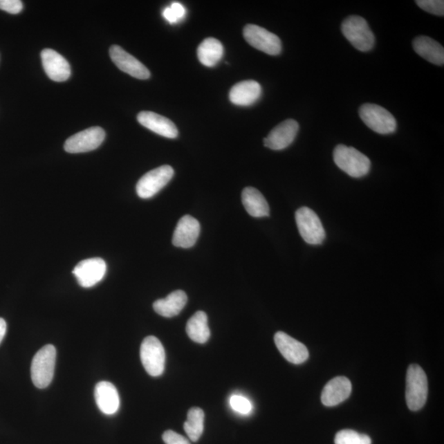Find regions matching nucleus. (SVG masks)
<instances>
[{
    "mask_svg": "<svg viewBox=\"0 0 444 444\" xmlns=\"http://www.w3.org/2000/svg\"><path fill=\"white\" fill-rule=\"evenodd\" d=\"M333 160L342 172L353 178H361L370 171V160L355 148L338 145L333 151Z\"/></svg>",
    "mask_w": 444,
    "mask_h": 444,
    "instance_id": "obj_1",
    "label": "nucleus"
},
{
    "mask_svg": "<svg viewBox=\"0 0 444 444\" xmlns=\"http://www.w3.org/2000/svg\"><path fill=\"white\" fill-rule=\"evenodd\" d=\"M428 398L427 376L418 364H411L407 369L406 400L409 409L413 411L420 410Z\"/></svg>",
    "mask_w": 444,
    "mask_h": 444,
    "instance_id": "obj_2",
    "label": "nucleus"
},
{
    "mask_svg": "<svg viewBox=\"0 0 444 444\" xmlns=\"http://www.w3.org/2000/svg\"><path fill=\"white\" fill-rule=\"evenodd\" d=\"M56 363V349L54 346L46 345L35 355L30 374L35 386L46 389L53 380Z\"/></svg>",
    "mask_w": 444,
    "mask_h": 444,
    "instance_id": "obj_3",
    "label": "nucleus"
},
{
    "mask_svg": "<svg viewBox=\"0 0 444 444\" xmlns=\"http://www.w3.org/2000/svg\"><path fill=\"white\" fill-rule=\"evenodd\" d=\"M342 32L351 44L360 51L371 50L376 43V37L362 17H348L342 24Z\"/></svg>",
    "mask_w": 444,
    "mask_h": 444,
    "instance_id": "obj_4",
    "label": "nucleus"
},
{
    "mask_svg": "<svg viewBox=\"0 0 444 444\" xmlns=\"http://www.w3.org/2000/svg\"><path fill=\"white\" fill-rule=\"evenodd\" d=\"M295 221L300 236L308 245L319 246L324 243L326 237L324 225L312 209L307 207L298 209Z\"/></svg>",
    "mask_w": 444,
    "mask_h": 444,
    "instance_id": "obj_5",
    "label": "nucleus"
},
{
    "mask_svg": "<svg viewBox=\"0 0 444 444\" xmlns=\"http://www.w3.org/2000/svg\"><path fill=\"white\" fill-rule=\"evenodd\" d=\"M359 114L364 123L377 133L390 134L397 129V121L394 116L378 104H363L360 108Z\"/></svg>",
    "mask_w": 444,
    "mask_h": 444,
    "instance_id": "obj_6",
    "label": "nucleus"
},
{
    "mask_svg": "<svg viewBox=\"0 0 444 444\" xmlns=\"http://www.w3.org/2000/svg\"><path fill=\"white\" fill-rule=\"evenodd\" d=\"M140 357L143 367L149 376H162L165 369V352L159 339L154 336L146 337L141 345Z\"/></svg>",
    "mask_w": 444,
    "mask_h": 444,
    "instance_id": "obj_7",
    "label": "nucleus"
},
{
    "mask_svg": "<svg viewBox=\"0 0 444 444\" xmlns=\"http://www.w3.org/2000/svg\"><path fill=\"white\" fill-rule=\"evenodd\" d=\"M174 176V169L169 165H163L152 169L138 181L136 191L139 198L147 199L154 197L168 184Z\"/></svg>",
    "mask_w": 444,
    "mask_h": 444,
    "instance_id": "obj_8",
    "label": "nucleus"
},
{
    "mask_svg": "<svg viewBox=\"0 0 444 444\" xmlns=\"http://www.w3.org/2000/svg\"><path fill=\"white\" fill-rule=\"evenodd\" d=\"M243 37L246 41L257 50L270 55L281 54L282 46L280 38L259 26L254 24L246 26L243 28Z\"/></svg>",
    "mask_w": 444,
    "mask_h": 444,
    "instance_id": "obj_9",
    "label": "nucleus"
},
{
    "mask_svg": "<svg viewBox=\"0 0 444 444\" xmlns=\"http://www.w3.org/2000/svg\"><path fill=\"white\" fill-rule=\"evenodd\" d=\"M106 138V133L101 127L84 130L68 138L64 143V150L68 154H84L97 149Z\"/></svg>",
    "mask_w": 444,
    "mask_h": 444,
    "instance_id": "obj_10",
    "label": "nucleus"
},
{
    "mask_svg": "<svg viewBox=\"0 0 444 444\" xmlns=\"http://www.w3.org/2000/svg\"><path fill=\"white\" fill-rule=\"evenodd\" d=\"M107 263L102 259L93 258L81 261L73 270L78 284L90 288L101 281L107 273Z\"/></svg>",
    "mask_w": 444,
    "mask_h": 444,
    "instance_id": "obj_11",
    "label": "nucleus"
},
{
    "mask_svg": "<svg viewBox=\"0 0 444 444\" xmlns=\"http://www.w3.org/2000/svg\"><path fill=\"white\" fill-rule=\"evenodd\" d=\"M111 58L121 71L128 73L138 80H145L151 73L145 64L126 52L119 46H112L110 49Z\"/></svg>",
    "mask_w": 444,
    "mask_h": 444,
    "instance_id": "obj_12",
    "label": "nucleus"
},
{
    "mask_svg": "<svg viewBox=\"0 0 444 444\" xmlns=\"http://www.w3.org/2000/svg\"><path fill=\"white\" fill-rule=\"evenodd\" d=\"M299 131V124L294 120L281 122L263 139L264 146L270 149L280 151L293 143Z\"/></svg>",
    "mask_w": 444,
    "mask_h": 444,
    "instance_id": "obj_13",
    "label": "nucleus"
},
{
    "mask_svg": "<svg viewBox=\"0 0 444 444\" xmlns=\"http://www.w3.org/2000/svg\"><path fill=\"white\" fill-rule=\"evenodd\" d=\"M43 68L47 76L55 82H65L71 77V65L62 55L52 49L41 51Z\"/></svg>",
    "mask_w": 444,
    "mask_h": 444,
    "instance_id": "obj_14",
    "label": "nucleus"
},
{
    "mask_svg": "<svg viewBox=\"0 0 444 444\" xmlns=\"http://www.w3.org/2000/svg\"><path fill=\"white\" fill-rule=\"evenodd\" d=\"M277 349L289 362L300 364L308 358L307 347L285 333L278 332L274 336Z\"/></svg>",
    "mask_w": 444,
    "mask_h": 444,
    "instance_id": "obj_15",
    "label": "nucleus"
},
{
    "mask_svg": "<svg viewBox=\"0 0 444 444\" xmlns=\"http://www.w3.org/2000/svg\"><path fill=\"white\" fill-rule=\"evenodd\" d=\"M200 234V224L193 216L186 215L178 221L172 239L176 247L189 249L193 247Z\"/></svg>",
    "mask_w": 444,
    "mask_h": 444,
    "instance_id": "obj_16",
    "label": "nucleus"
},
{
    "mask_svg": "<svg viewBox=\"0 0 444 444\" xmlns=\"http://www.w3.org/2000/svg\"><path fill=\"white\" fill-rule=\"evenodd\" d=\"M351 382L347 378L338 376L326 385L322 391V403L326 407H335L350 397Z\"/></svg>",
    "mask_w": 444,
    "mask_h": 444,
    "instance_id": "obj_17",
    "label": "nucleus"
},
{
    "mask_svg": "<svg viewBox=\"0 0 444 444\" xmlns=\"http://www.w3.org/2000/svg\"><path fill=\"white\" fill-rule=\"evenodd\" d=\"M137 119L139 124L160 136L168 138L178 137V132L176 124L167 117L151 111H142L138 115Z\"/></svg>",
    "mask_w": 444,
    "mask_h": 444,
    "instance_id": "obj_18",
    "label": "nucleus"
},
{
    "mask_svg": "<svg viewBox=\"0 0 444 444\" xmlns=\"http://www.w3.org/2000/svg\"><path fill=\"white\" fill-rule=\"evenodd\" d=\"M95 399L104 415L115 414L120 408V396L116 387L110 382L102 381L95 387Z\"/></svg>",
    "mask_w": 444,
    "mask_h": 444,
    "instance_id": "obj_19",
    "label": "nucleus"
},
{
    "mask_svg": "<svg viewBox=\"0 0 444 444\" xmlns=\"http://www.w3.org/2000/svg\"><path fill=\"white\" fill-rule=\"evenodd\" d=\"M262 95V86L258 82H239L230 89V101L239 107H249L258 102Z\"/></svg>",
    "mask_w": 444,
    "mask_h": 444,
    "instance_id": "obj_20",
    "label": "nucleus"
},
{
    "mask_svg": "<svg viewBox=\"0 0 444 444\" xmlns=\"http://www.w3.org/2000/svg\"><path fill=\"white\" fill-rule=\"evenodd\" d=\"M413 48L422 58L438 66L444 64V49L436 41L429 37L420 36L414 39Z\"/></svg>",
    "mask_w": 444,
    "mask_h": 444,
    "instance_id": "obj_21",
    "label": "nucleus"
},
{
    "mask_svg": "<svg viewBox=\"0 0 444 444\" xmlns=\"http://www.w3.org/2000/svg\"><path fill=\"white\" fill-rule=\"evenodd\" d=\"M187 302L188 297L185 291L178 290L167 295V298L156 300L154 304V308L160 316L172 317L183 311Z\"/></svg>",
    "mask_w": 444,
    "mask_h": 444,
    "instance_id": "obj_22",
    "label": "nucleus"
},
{
    "mask_svg": "<svg viewBox=\"0 0 444 444\" xmlns=\"http://www.w3.org/2000/svg\"><path fill=\"white\" fill-rule=\"evenodd\" d=\"M241 198L243 207L251 216L260 219L269 216L270 208L267 200L258 189L247 187L243 190Z\"/></svg>",
    "mask_w": 444,
    "mask_h": 444,
    "instance_id": "obj_23",
    "label": "nucleus"
},
{
    "mask_svg": "<svg viewBox=\"0 0 444 444\" xmlns=\"http://www.w3.org/2000/svg\"><path fill=\"white\" fill-rule=\"evenodd\" d=\"M224 48L215 38H207L198 48V58L204 66L214 67L223 56Z\"/></svg>",
    "mask_w": 444,
    "mask_h": 444,
    "instance_id": "obj_24",
    "label": "nucleus"
},
{
    "mask_svg": "<svg viewBox=\"0 0 444 444\" xmlns=\"http://www.w3.org/2000/svg\"><path fill=\"white\" fill-rule=\"evenodd\" d=\"M186 332L191 340L200 344L206 343L211 335L206 313H195L187 323Z\"/></svg>",
    "mask_w": 444,
    "mask_h": 444,
    "instance_id": "obj_25",
    "label": "nucleus"
},
{
    "mask_svg": "<svg viewBox=\"0 0 444 444\" xmlns=\"http://www.w3.org/2000/svg\"><path fill=\"white\" fill-rule=\"evenodd\" d=\"M204 412L199 407L191 408L184 425L191 441L197 442L203 433Z\"/></svg>",
    "mask_w": 444,
    "mask_h": 444,
    "instance_id": "obj_26",
    "label": "nucleus"
},
{
    "mask_svg": "<svg viewBox=\"0 0 444 444\" xmlns=\"http://www.w3.org/2000/svg\"><path fill=\"white\" fill-rule=\"evenodd\" d=\"M335 444H371V438L354 430L343 429L336 434Z\"/></svg>",
    "mask_w": 444,
    "mask_h": 444,
    "instance_id": "obj_27",
    "label": "nucleus"
},
{
    "mask_svg": "<svg viewBox=\"0 0 444 444\" xmlns=\"http://www.w3.org/2000/svg\"><path fill=\"white\" fill-rule=\"evenodd\" d=\"M186 15V10L184 6L180 3H172V6L165 8L163 12L164 19L169 24H176L178 21L184 19Z\"/></svg>",
    "mask_w": 444,
    "mask_h": 444,
    "instance_id": "obj_28",
    "label": "nucleus"
},
{
    "mask_svg": "<svg viewBox=\"0 0 444 444\" xmlns=\"http://www.w3.org/2000/svg\"><path fill=\"white\" fill-rule=\"evenodd\" d=\"M421 10L429 12V14L443 16L444 1L443 0H417L416 1Z\"/></svg>",
    "mask_w": 444,
    "mask_h": 444,
    "instance_id": "obj_29",
    "label": "nucleus"
},
{
    "mask_svg": "<svg viewBox=\"0 0 444 444\" xmlns=\"http://www.w3.org/2000/svg\"><path fill=\"white\" fill-rule=\"evenodd\" d=\"M230 406L234 411L241 413L242 415H247L252 410V404L249 400L242 396L234 395L230 400Z\"/></svg>",
    "mask_w": 444,
    "mask_h": 444,
    "instance_id": "obj_30",
    "label": "nucleus"
},
{
    "mask_svg": "<svg viewBox=\"0 0 444 444\" xmlns=\"http://www.w3.org/2000/svg\"><path fill=\"white\" fill-rule=\"evenodd\" d=\"M24 3L20 0H0V10L11 15H17L23 10Z\"/></svg>",
    "mask_w": 444,
    "mask_h": 444,
    "instance_id": "obj_31",
    "label": "nucleus"
},
{
    "mask_svg": "<svg viewBox=\"0 0 444 444\" xmlns=\"http://www.w3.org/2000/svg\"><path fill=\"white\" fill-rule=\"evenodd\" d=\"M163 438L165 444H191L188 439L172 430L165 431Z\"/></svg>",
    "mask_w": 444,
    "mask_h": 444,
    "instance_id": "obj_32",
    "label": "nucleus"
},
{
    "mask_svg": "<svg viewBox=\"0 0 444 444\" xmlns=\"http://www.w3.org/2000/svg\"><path fill=\"white\" fill-rule=\"evenodd\" d=\"M7 331V324L6 320L0 317V343L2 342Z\"/></svg>",
    "mask_w": 444,
    "mask_h": 444,
    "instance_id": "obj_33",
    "label": "nucleus"
}]
</instances>
